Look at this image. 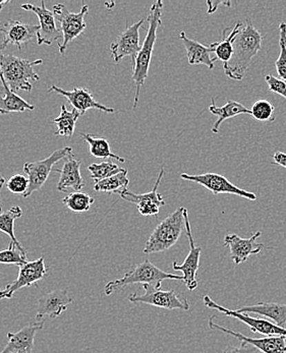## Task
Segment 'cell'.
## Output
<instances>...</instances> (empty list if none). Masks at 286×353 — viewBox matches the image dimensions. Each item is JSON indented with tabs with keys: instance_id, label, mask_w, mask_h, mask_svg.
I'll use <instances>...</instances> for the list:
<instances>
[{
	"instance_id": "1",
	"label": "cell",
	"mask_w": 286,
	"mask_h": 353,
	"mask_svg": "<svg viewBox=\"0 0 286 353\" xmlns=\"http://www.w3.org/2000/svg\"><path fill=\"white\" fill-rule=\"evenodd\" d=\"M263 36L254 27L249 17L245 19L238 35L234 38L232 59L223 63V70L228 78L234 81H242L249 70L254 57L262 48Z\"/></svg>"
},
{
	"instance_id": "2",
	"label": "cell",
	"mask_w": 286,
	"mask_h": 353,
	"mask_svg": "<svg viewBox=\"0 0 286 353\" xmlns=\"http://www.w3.org/2000/svg\"><path fill=\"white\" fill-rule=\"evenodd\" d=\"M163 6V2L161 0L154 2L151 6L150 12L147 19L149 21L148 31H147L144 43L141 47L140 52L134 63L132 64V78L136 85V95H134V106H132L134 109L138 106L141 88L144 85L145 81L148 78L149 68H150L151 59L154 51L155 42L157 40L158 27L162 25L161 17Z\"/></svg>"
},
{
	"instance_id": "3",
	"label": "cell",
	"mask_w": 286,
	"mask_h": 353,
	"mask_svg": "<svg viewBox=\"0 0 286 353\" xmlns=\"http://www.w3.org/2000/svg\"><path fill=\"white\" fill-rule=\"evenodd\" d=\"M43 61H30L12 54H3L0 51V77L3 78L10 89L17 91H32L31 81H39L40 78L34 66L40 65Z\"/></svg>"
},
{
	"instance_id": "4",
	"label": "cell",
	"mask_w": 286,
	"mask_h": 353,
	"mask_svg": "<svg viewBox=\"0 0 286 353\" xmlns=\"http://www.w3.org/2000/svg\"><path fill=\"white\" fill-rule=\"evenodd\" d=\"M164 280L183 281V277L162 271L146 259L144 262L136 265L132 270L127 272L123 277L108 282L104 288V292L106 295H111L115 291L123 290L127 286L136 283L143 284V285L147 284V285L153 286L156 290H160Z\"/></svg>"
},
{
	"instance_id": "5",
	"label": "cell",
	"mask_w": 286,
	"mask_h": 353,
	"mask_svg": "<svg viewBox=\"0 0 286 353\" xmlns=\"http://www.w3.org/2000/svg\"><path fill=\"white\" fill-rule=\"evenodd\" d=\"M185 207H178L154 229L143 250L144 254L166 252L176 245L185 230Z\"/></svg>"
},
{
	"instance_id": "6",
	"label": "cell",
	"mask_w": 286,
	"mask_h": 353,
	"mask_svg": "<svg viewBox=\"0 0 286 353\" xmlns=\"http://www.w3.org/2000/svg\"><path fill=\"white\" fill-rule=\"evenodd\" d=\"M89 12V6L83 4L80 12H70L65 4L59 3L53 6V14L55 20L61 23V31L63 33V42L59 43V50L61 54L65 52L66 47L70 42L74 41L86 29L87 23L85 17Z\"/></svg>"
},
{
	"instance_id": "7",
	"label": "cell",
	"mask_w": 286,
	"mask_h": 353,
	"mask_svg": "<svg viewBox=\"0 0 286 353\" xmlns=\"http://www.w3.org/2000/svg\"><path fill=\"white\" fill-rule=\"evenodd\" d=\"M72 155V149L70 147L61 148L53 152L49 157L37 162H27L23 164V171L29 179V188L23 194V198L31 196L34 192L41 190L48 179L49 174L53 171V166L61 160Z\"/></svg>"
},
{
	"instance_id": "8",
	"label": "cell",
	"mask_w": 286,
	"mask_h": 353,
	"mask_svg": "<svg viewBox=\"0 0 286 353\" xmlns=\"http://www.w3.org/2000/svg\"><path fill=\"white\" fill-rule=\"evenodd\" d=\"M145 292L143 294L132 293L127 297L132 303H145V305H153L164 310H181V311H189L190 305L187 299H183L176 294L174 290H156L153 286L143 285Z\"/></svg>"
},
{
	"instance_id": "9",
	"label": "cell",
	"mask_w": 286,
	"mask_h": 353,
	"mask_svg": "<svg viewBox=\"0 0 286 353\" xmlns=\"http://www.w3.org/2000/svg\"><path fill=\"white\" fill-rule=\"evenodd\" d=\"M181 179L183 181L198 183V185H202V187L210 190L215 196L228 194L242 196V198L249 201L257 200V194L236 187L234 183H230L226 177H224L223 175L217 174V173L209 172L198 175L183 173V174H181Z\"/></svg>"
},
{
	"instance_id": "10",
	"label": "cell",
	"mask_w": 286,
	"mask_h": 353,
	"mask_svg": "<svg viewBox=\"0 0 286 353\" xmlns=\"http://www.w3.org/2000/svg\"><path fill=\"white\" fill-rule=\"evenodd\" d=\"M203 303L207 307H210V309L215 310V311L221 312V314H225V316L241 321L243 324L247 325L253 333L261 334V335L265 336H285L286 337V329L280 328L270 321L253 318V316H249V314H243V312L234 311V310L226 309V307L218 305L216 301H213L208 295H205L203 297Z\"/></svg>"
},
{
	"instance_id": "11",
	"label": "cell",
	"mask_w": 286,
	"mask_h": 353,
	"mask_svg": "<svg viewBox=\"0 0 286 353\" xmlns=\"http://www.w3.org/2000/svg\"><path fill=\"white\" fill-rule=\"evenodd\" d=\"M185 233H187V239L190 243V252L185 258V262L181 265L177 264L176 261L172 263V268L174 271L181 272L183 273V282L190 291H194L198 288V270L200 266V258L202 249L195 245L193 233H192L191 222H190L189 212L185 210Z\"/></svg>"
},
{
	"instance_id": "12",
	"label": "cell",
	"mask_w": 286,
	"mask_h": 353,
	"mask_svg": "<svg viewBox=\"0 0 286 353\" xmlns=\"http://www.w3.org/2000/svg\"><path fill=\"white\" fill-rule=\"evenodd\" d=\"M144 21L142 19L134 25L127 26V29L117 36L114 42L111 43V57L115 63L127 57H131L132 64L134 63L142 47L140 45V28Z\"/></svg>"
},
{
	"instance_id": "13",
	"label": "cell",
	"mask_w": 286,
	"mask_h": 353,
	"mask_svg": "<svg viewBox=\"0 0 286 353\" xmlns=\"http://www.w3.org/2000/svg\"><path fill=\"white\" fill-rule=\"evenodd\" d=\"M47 274L44 258L37 259L35 261H29L20 267L18 277L14 282L6 284L4 290L0 292V299H10L14 296L17 291L22 288H30L43 279Z\"/></svg>"
},
{
	"instance_id": "14",
	"label": "cell",
	"mask_w": 286,
	"mask_h": 353,
	"mask_svg": "<svg viewBox=\"0 0 286 353\" xmlns=\"http://www.w3.org/2000/svg\"><path fill=\"white\" fill-rule=\"evenodd\" d=\"M215 318L216 316H212L209 319L208 325L211 330L219 331L226 335L232 336L238 339L241 343L253 346L263 353H286V337L285 336H266L263 338L247 337L242 333L234 332L225 327L219 326L215 323Z\"/></svg>"
},
{
	"instance_id": "15",
	"label": "cell",
	"mask_w": 286,
	"mask_h": 353,
	"mask_svg": "<svg viewBox=\"0 0 286 353\" xmlns=\"http://www.w3.org/2000/svg\"><path fill=\"white\" fill-rule=\"evenodd\" d=\"M164 173H165L164 168L160 169L159 175H158L157 179H156L154 188H153L151 192H146V194H136L125 190L119 192V194L123 200L132 203V204H136L141 215H157L159 213L160 207L165 205L163 196L158 192V188H159L160 183H161Z\"/></svg>"
},
{
	"instance_id": "16",
	"label": "cell",
	"mask_w": 286,
	"mask_h": 353,
	"mask_svg": "<svg viewBox=\"0 0 286 353\" xmlns=\"http://www.w3.org/2000/svg\"><path fill=\"white\" fill-rule=\"evenodd\" d=\"M21 8L27 12H34L39 19L40 30L37 34L38 45H51L53 42L61 39L63 36L61 28L57 27L54 14H53V12L46 8L43 0L40 6H36V4L25 3L22 4Z\"/></svg>"
},
{
	"instance_id": "17",
	"label": "cell",
	"mask_w": 286,
	"mask_h": 353,
	"mask_svg": "<svg viewBox=\"0 0 286 353\" xmlns=\"http://www.w3.org/2000/svg\"><path fill=\"white\" fill-rule=\"evenodd\" d=\"M40 26L34 23H23L19 21L10 20L0 23V32L3 33L4 39L0 44V51L6 49L8 45H16L19 50L22 51L23 44L31 42L37 37Z\"/></svg>"
},
{
	"instance_id": "18",
	"label": "cell",
	"mask_w": 286,
	"mask_h": 353,
	"mask_svg": "<svg viewBox=\"0 0 286 353\" xmlns=\"http://www.w3.org/2000/svg\"><path fill=\"white\" fill-rule=\"evenodd\" d=\"M55 92L59 95L65 96L66 100L72 104L74 109L80 112L81 117L84 115L89 109H97V110L103 111L106 113H114L115 109L105 106V105L96 101L94 96L87 88H74L72 91H66L65 89L57 87V85H51L48 89V93Z\"/></svg>"
},
{
	"instance_id": "19",
	"label": "cell",
	"mask_w": 286,
	"mask_h": 353,
	"mask_svg": "<svg viewBox=\"0 0 286 353\" xmlns=\"http://www.w3.org/2000/svg\"><path fill=\"white\" fill-rule=\"evenodd\" d=\"M74 303L66 290H57L38 299L36 320L42 322L44 318L57 319Z\"/></svg>"
},
{
	"instance_id": "20",
	"label": "cell",
	"mask_w": 286,
	"mask_h": 353,
	"mask_svg": "<svg viewBox=\"0 0 286 353\" xmlns=\"http://www.w3.org/2000/svg\"><path fill=\"white\" fill-rule=\"evenodd\" d=\"M261 231L254 233L249 239H242L238 234H227L224 237V247L230 250V258L234 264L240 265L247 262L252 254H258L263 250V243H257L261 236Z\"/></svg>"
},
{
	"instance_id": "21",
	"label": "cell",
	"mask_w": 286,
	"mask_h": 353,
	"mask_svg": "<svg viewBox=\"0 0 286 353\" xmlns=\"http://www.w3.org/2000/svg\"><path fill=\"white\" fill-rule=\"evenodd\" d=\"M43 326L44 321L31 323L18 332L8 333V343L0 353H33L36 333Z\"/></svg>"
},
{
	"instance_id": "22",
	"label": "cell",
	"mask_w": 286,
	"mask_h": 353,
	"mask_svg": "<svg viewBox=\"0 0 286 353\" xmlns=\"http://www.w3.org/2000/svg\"><path fill=\"white\" fill-rule=\"evenodd\" d=\"M81 165H82V161L74 158V156L70 155L66 158L63 168H53L54 172H59L61 174L57 183L59 192H65L70 188H74L76 192H80L85 188L86 183L81 174Z\"/></svg>"
},
{
	"instance_id": "23",
	"label": "cell",
	"mask_w": 286,
	"mask_h": 353,
	"mask_svg": "<svg viewBox=\"0 0 286 353\" xmlns=\"http://www.w3.org/2000/svg\"><path fill=\"white\" fill-rule=\"evenodd\" d=\"M183 46L187 50V61L191 65H206L210 70L214 68V63L216 59H212L211 54L213 53L212 48L210 46H204L195 40L189 39L185 35V32H181L179 35Z\"/></svg>"
},
{
	"instance_id": "24",
	"label": "cell",
	"mask_w": 286,
	"mask_h": 353,
	"mask_svg": "<svg viewBox=\"0 0 286 353\" xmlns=\"http://www.w3.org/2000/svg\"><path fill=\"white\" fill-rule=\"evenodd\" d=\"M243 314H261L266 316L269 320L273 321L275 325L280 328L286 329V305L277 303H258L256 305H245L238 310Z\"/></svg>"
},
{
	"instance_id": "25",
	"label": "cell",
	"mask_w": 286,
	"mask_h": 353,
	"mask_svg": "<svg viewBox=\"0 0 286 353\" xmlns=\"http://www.w3.org/2000/svg\"><path fill=\"white\" fill-rule=\"evenodd\" d=\"M209 111L212 114L216 115L218 117L216 123L213 125L212 132H214V134H218L219 126L221 125L223 121L241 114L251 115V109L245 108L242 103H238L236 101H227V103L224 105V106L217 107L216 104H215L214 97L211 98V105L209 106Z\"/></svg>"
},
{
	"instance_id": "26",
	"label": "cell",
	"mask_w": 286,
	"mask_h": 353,
	"mask_svg": "<svg viewBox=\"0 0 286 353\" xmlns=\"http://www.w3.org/2000/svg\"><path fill=\"white\" fill-rule=\"evenodd\" d=\"M2 87H3L4 95H0V114H10L12 112H25L35 109L34 105L28 103L25 100L17 95L14 92L8 87V83L0 77Z\"/></svg>"
},
{
	"instance_id": "27",
	"label": "cell",
	"mask_w": 286,
	"mask_h": 353,
	"mask_svg": "<svg viewBox=\"0 0 286 353\" xmlns=\"http://www.w3.org/2000/svg\"><path fill=\"white\" fill-rule=\"evenodd\" d=\"M242 21H238L234 26V29L232 30V33L229 36H226V32L229 30V28H226L222 32V36L223 39L221 42H214L210 44L211 48H212L213 53L216 57L217 61H221L222 63H226L232 59V53H234V48H232V44H234V38L238 35V31H240L241 27H242Z\"/></svg>"
},
{
	"instance_id": "28",
	"label": "cell",
	"mask_w": 286,
	"mask_h": 353,
	"mask_svg": "<svg viewBox=\"0 0 286 353\" xmlns=\"http://www.w3.org/2000/svg\"><path fill=\"white\" fill-rule=\"evenodd\" d=\"M83 140L89 145V152L95 158H113L117 161L125 162V158L112 153L110 150V142L102 137L94 136L91 134H81Z\"/></svg>"
},
{
	"instance_id": "29",
	"label": "cell",
	"mask_w": 286,
	"mask_h": 353,
	"mask_svg": "<svg viewBox=\"0 0 286 353\" xmlns=\"http://www.w3.org/2000/svg\"><path fill=\"white\" fill-rule=\"evenodd\" d=\"M22 209L19 206L12 207L8 211L0 213V231L8 235L10 243H14L17 249L25 254V250L23 249V245H21L20 241L17 239L16 235H14V221L22 217Z\"/></svg>"
},
{
	"instance_id": "30",
	"label": "cell",
	"mask_w": 286,
	"mask_h": 353,
	"mask_svg": "<svg viewBox=\"0 0 286 353\" xmlns=\"http://www.w3.org/2000/svg\"><path fill=\"white\" fill-rule=\"evenodd\" d=\"M80 117V112L76 110V109L68 111L66 109L65 105H61V114L53 121L57 126V132H54L55 136L72 138L74 136L76 121H78Z\"/></svg>"
},
{
	"instance_id": "31",
	"label": "cell",
	"mask_w": 286,
	"mask_h": 353,
	"mask_svg": "<svg viewBox=\"0 0 286 353\" xmlns=\"http://www.w3.org/2000/svg\"><path fill=\"white\" fill-rule=\"evenodd\" d=\"M127 169H123L117 174L112 175L103 181H98L94 185L95 192H110V194H119L123 190H127L130 185V179L127 177Z\"/></svg>"
},
{
	"instance_id": "32",
	"label": "cell",
	"mask_w": 286,
	"mask_h": 353,
	"mask_svg": "<svg viewBox=\"0 0 286 353\" xmlns=\"http://www.w3.org/2000/svg\"><path fill=\"white\" fill-rule=\"evenodd\" d=\"M94 202L95 199L92 198L86 192H70L63 199V203L66 208L76 214L88 212Z\"/></svg>"
},
{
	"instance_id": "33",
	"label": "cell",
	"mask_w": 286,
	"mask_h": 353,
	"mask_svg": "<svg viewBox=\"0 0 286 353\" xmlns=\"http://www.w3.org/2000/svg\"><path fill=\"white\" fill-rule=\"evenodd\" d=\"M88 170L90 174H91V179H94L95 183H98V181H103V179H108L112 175L117 174L123 170V168L117 166L113 162L105 161L101 162V163L91 164L88 166Z\"/></svg>"
},
{
	"instance_id": "34",
	"label": "cell",
	"mask_w": 286,
	"mask_h": 353,
	"mask_svg": "<svg viewBox=\"0 0 286 353\" xmlns=\"http://www.w3.org/2000/svg\"><path fill=\"white\" fill-rule=\"evenodd\" d=\"M274 110V106L270 102L260 99L252 106L251 115L259 121H275Z\"/></svg>"
},
{
	"instance_id": "35",
	"label": "cell",
	"mask_w": 286,
	"mask_h": 353,
	"mask_svg": "<svg viewBox=\"0 0 286 353\" xmlns=\"http://www.w3.org/2000/svg\"><path fill=\"white\" fill-rule=\"evenodd\" d=\"M27 262H29L27 254H23L17 249L16 245L12 243H10L8 249L0 250V264L17 265L21 267Z\"/></svg>"
},
{
	"instance_id": "36",
	"label": "cell",
	"mask_w": 286,
	"mask_h": 353,
	"mask_svg": "<svg viewBox=\"0 0 286 353\" xmlns=\"http://www.w3.org/2000/svg\"><path fill=\"white\" fill-rule=\"evenodd\" d=\"M279 47H280V53H279L278 59L275 63L277 74L279 79L285 81L286 83V23H281L279 25Z\"/></svg>"
},
{
	"instance_id": "37",
	"label": "cell",
	"mask_w": 286,
	"mask_h": 353,
	"mask_svg": "<svg viewBox=\"0 0 286 353\" xmlns=\"http://www.w3.org/2000/svg\"><path fill=\"white\" fill-rule=\"evenodd\" d=\"M29 179L25 175L16 174L8 179L6 188L14 194H25L29 188Z\"/></svg>"
},
{
	"instance_id": "38",
	"label": "cell",
	"mask_w": 286,
	"mask_h": 353,
	"mask_svg": "<svg viewBox=\"0 0 286 353\" xmlns=\"http://www.w3.org/2000/svg\"><path fill=\"white\" fill-rule=\"evenodd\" d=\"M265 81H266L269 90L271 92H274V93L283 96L286 100V83L285 81L281 80V79L275 78L274 76H271V74H267L265 77Z\"/></svg>"
},
{
	"instance_id": "39",
	"label": "cell",
	"mask_w": 286,
	"mask_h": 353,
	"mask_svg": "<svg viewBox=\"0 0 286 353\" xmlns=\"http://www.w3.org/2000/svg\"><path fill=\"white\" fill-rule=\"evenodd\" d=\"M223 353H255V347L247 345V344L241 343L240 346H227L223 350Z\"/></svg>"
},
{
	"instance_id": "40",
	"label": "cell",
	"mask_w": 286,
	"mask_h": 353,
	"mask_svg": "<svg viewBox=\"0 0 286 353\" xmlns=\"http://www.w3.org/2000/svg\"><path fill=\"white\" fill-rule=\"evenodd\" d=\"M273 161L276 165L286 168V154L283 153V152H275L274 155H273Z\"/></svg>"
},
{
	"instance_id": "41",
	"label": "cell",
	"mask_w": 286,
	"mask_h": 353,
	"mask_svg": "<svg viewBox=\"0 0 286 353\" xmlns=\"http://www.w3.org/2000/svg\"><path fill=\"white\" fill-rule=\"evenodd\" d=\"M219 4H225V6H230V2H225V1H207V6H208V14H212V12H216L217 10V6H219Z\"/></svg>"
},
{
	"instance_id": "42",
	"label": "cell",
	"mask_w": 286,
	"mask_h": 353,
	"mask_svg": "<svg viewBox=\"0 0 286 353\" xmlns=\"http://www.w3.org/2000/svg\"><path fill=\"white\" fill-rule=\"evenodd\" d=\"M4 183H6V179H4L3 176H0V192H1V188L3 187ZM0 212H2L1 201H0Z\"/></svg>"
},
{
	"instance_id": "43",
	"label": "cell",
	"mask_w": 286,
	"mask_h": 353,
	"mask_svg": "<svg viewBox=\"0 0 286 353\" xmlns=\"http://www.w3.org/2000/svg\"><path fill=\"white\" fill-rule=\"evenodd\" d=\"M2 6H0V12H1Z\"/></svg>"
},
{
	"instance_id": "44",
	"label": "cell",
	"mask_w": 286,
	"mask_h": 353,
	"mask_svg": "<svg viewBox=\"0 0 286 353\" xmlns=\"http://www.w3.org/2000/svg\"><path fill=\"white\" fill-rule=\"evenodd\" d=\"M0 292H1V290H0Z\"/></svg>"
}]
</instances>
